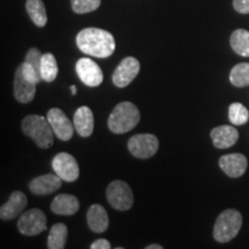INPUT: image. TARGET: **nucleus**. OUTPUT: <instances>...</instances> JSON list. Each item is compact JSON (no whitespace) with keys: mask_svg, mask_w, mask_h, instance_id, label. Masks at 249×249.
Segmentation results:
<instances>
[{"mask_svg":"<svg viewBox=\"0 0 249 249\" xmlns=\"http://www.w3.org/2000/svg\"><path fill=\"white\" fill-rule=\"evenodd\" d=\"M76 45L83 53L96 58H108L116 50V39L107 30L86 28L76 36Z\"/></svg>","mask_w":249,"mask_h":249,"instance_id":"obj_1","label":"nucleus"},{"mask_svg":"<svg viewBox=\"0 0 249 249\" xmlns=\"http://www.w3.org/2000/svg\"><path fill=\"white\" fill-rule=\"evenodd\" d=\"M21 128L24 135L33 140L38 148L49 149L53 145L54 133L48 118L30 114L22 120Z\"/></svg>","mask_w":249,"mask_h":249,"instance_id":"obj_2","label":"nucleus"},{"mask_svg":"<svg viewBox=\"0 0 249 249\" xmlns=\"http://www.w3.org/2000/svg\"><path fill=\"white\" fill-rule=\"evenodd\" d=\"M140 114L139 108L130 102H121L113 108L108 117V129L114 134H124L135 128L139 124Z\"/></svg>","mask_w":249,"mask_h":249,"instance_id":"obj_3","label":"nucleus"},{"mask_svg":"<svg viewBox=\"0 0 249 249\" xmlns=\"http://www.w3.org/2000/svg\"><path fill=\"white\" fill-rule=\"evenodd\" d=\"M242 226V216L238 210L227 209L217 217L213 226L214 240L225 244L238 235Z\"/></svg>","mask_w":249,"mask_h":249,"instance_id":"obj_4","label":"nucleus"},{"mask_svg":"<svg viewBox=\"0 0 249 249\" xmlns=\"http://www.w3.org/2000/svg\"><path fill=\"white\" fill-rule=\"evenodd\" d=\"M107 198L112 208L120 211L129 210L134 203L132 189L123 180H114L107 186Z\"/></svg>","mask_w":249,"mask_h":249,"instance_id":"obj_5","label":"nucleus"},{"mask_svg":"<svg viewBox=\"0 0 249 249\" xmlns=\"http://www.w3.org/2000/svg\"><path fill=\"white\" fill-rule=\"evenodd\" d=\"M46 216L40 209L34 208L21 214L18 220V230L21 234L34 236L38 235L46 230Z\"/></svg>","mask_w":249,"mask_h":249,"instance_id":"obj_6","label":"nucleus"},{"mask_svg":"<svg viewBox=\"0 0 249 249\" xmlns=\"http://www.w3.org/2000/svg\"><path fill=\"white\" fill-rule=\"evenodd\" d=\"M160 141L152 134H138L128 140V150L134 157L148 160L156 155Z\"/></svg>","mask_w":249,"mask_h":249,"instance_id":"obj_7","label":"nucleus"},{"mask_svg":"<svg viewBox=\"0 0 249 249\" xmlns=\"http://www.w3.org/2000/svg\"><path fill=\"white\" fill-rule=\"evenodd\" d=\"M54 173L66 182H74L80 177V167L75 158L67 152H59L52 160Z\"/></svg>","mask_w":249,"mask_h":249,"instance_id":"obj_8","label":"nucleus"},{"mask_svg":"<svg viewBox=\"0 0 249 249\" xmlns=\"http://www.w3.org/2000/svg\"><path fill=\"white\" fill-rule=\"evenodd\" d=\"M140 62L136 58L127 57L120 61L112 75V82L118 88H124L133 82L140 73Z\"/></svg>","mask_w":249,"mask_h":249,"instance_id":"obj_9","label":"nucleus"},{"mask_svg":"<svg viewBox=\"0 0 249 249\" xmlns=\"http://www.w3.org/2000/svg\"><path fill=\"white\" fill-rule=\"evenodd\" d=\"M76 74L79 79L90 88H95L102 85L104 75L101 67L89 58H81L75 65Z\"/></svg>","mask_w":249,"mask_h":249,"instance_id":"obj_10","label":"nucleus"},{"mask_svg":"<svg viewBox=\"0 0 249 249\" xmlns=\"http://www.w3.org/2000/svg\"><path fill=\"white\" fill-rule=\"evenodd\" d=\"M54 135L61 141H70L74 134V124H71L65 112L58 107L51 108L46 114Z\"/></svg>","mask_w":249,"mask_h":249,"instance_id":"obj_11","label":"nucleus"},{"mask_svg":"<svg viewBox=\"0 0 249 249\" xmlns=\"http://www.w3.org/2000/svg\"><path fill=\"white\" fill-rule=\"evenodd\" d=\"M36 86L37 83L30 82L29 80L24 76L22 67L21 65L17 68L14 75V85H13V91L14 97L18 102L22 103V104H27V103L31 102L35 97L36 93Z\"/></svg>","mask_w":249,"mask_h":249,"instance_id":"obj_12","label":"nucleus"},{"mask_svg":"<svg viewBox=\"0 0 249 249\" xmlns=\"http://www.w3.org/2000/svg\"><path fill=\"white\" fill-rule=\"evenodd\" d=\"M248 160L242 154L224 155L219 158V166L223 172L231 178H240L247 170Z\"/></svg>","mask_w":249,"mask_h":249,"instance_id":"obj_13","label":"nucleus"},{"mask_svg":"<svg viewBox=\"0 0 249 249\" xmlns=\"http://www.w3.org/2000/svg\"><path fill=\"white\" fill-rule=\"evenodd\" d=\"M62 180L60 177L57 174H44V176H39L37 178L33 179L29 182V189L31 193L35 195H49L52 193L57 192L61 187Z\"/></svg>","mask_w":249,"mask_h":249,"instance_id":"obj_14","label":"nucleus"},{"mask_svg":"<svg viewBox=\"0 0 249 249\" xmlns=\"http://www.w3.org/2000/svg\"><path fill=\"white\" fill-rule=\"evenodd\" d=\"M27 196L24 193L15 191L9 196L8 201L0 208V218L2 220H11L22 213L27 207Z\"/></svg>","mask_w":249,"mask_h":249,"instance_id":"obj_15","label":"nucleus"},{"mask_svg":"<svg viewBox=\"0 0 249 249\" xmlns=\"http://www.w3.org/2000/svg\"><path fill=\"white\" fill-rule=\"evenodd\" d=\"M213 145L218 149H227L234 145L239 139V132L230 124L216 127L210 133Z\"/></svg>","mask_w":249,"mask_h":249,"instance_id":"obj_16","label":"nucleus"},{"mask_svg":"<svg viewBox=\"0 0 249 249\" xmlns=\"http://www.w3.org/2000/svg\"><path fill=\"white\" fill-rule=\"evenodd\" d=\"M73 124L80 136L89 138L93 132V127H95L92 111L88 107H79L75 111V113H74Z\"/></svg>","mask_w":249,"mask_h":249,"instance_id":"obj_17","label":"nucleus"},{"mask_svg":"<svg viewBox=\"0 0 249 249\" xmlns=\"http://www.w3.org/2000/svg\"><path fill=\"white\" fill-rule=\"evenodd\" d=\"M79 209V198L71 194H60L55 196L51 203V210L55 214H61V216H73Z\"/></svg>","mask_w":249,"mask_h":249,"instance_id":"obj_18","label":"nucleus"},{"mask_svg":"<svg viewBox=\"0 0 249 249\" xmlns=\"http://www.w3.org/2000/svg\"><path fill=\"white\" fill-rule=\"evenodd\" d=\"M87 223L89 229L95 233H103L108 227V216L107 210L101 204H92L87 213Z\"/></svg>","mask_w":249,"mask_h":249,"instance_id":"obj_19","label":"nucleus"},{"mask_svg":"<svg viewBox=\"0 0 249 249\" xmlns=\"http://www.w3.org/2000/svg\"><path fill=\"white\" fill-rule=\"evenodd\" d=\"M26 9L30 20L37 27L43 28L45 26L48 22V14H46L45 5L42 0H27Z\"/></svg>","mask_w":249,"mask_h":249,"instance_id":"obj_20","label":"nucleus"},{"mask_svg":"<svg viewBox=\"0 0 249 249\" xmlns=\"http://www.w3.org/2000/svg\"><path fill=\"white\" fill-rule=\"evenodd\" d=\"M68 238V229L65 224L57 223L50 230L48 236L49 249H64Z\"/></svg>","mask_w":249,"mask_h":249,"instance_id":"obj_21","label":"nucleus"},{"mask_svg":"<svg viewBox=\"0 0 249 249\" xmlns=\"http://www.w3.org/2000/svg\"><path fill=\"white\" fill-rule=\"evenodd\" d=\"M230 44L233 51L241 57H249V31L236 29L232 33Z\"/></svg>","mask_w":249,"mask_h":249,"instance_id":"obj_22","label":"nucleus"},{"mask_svg":"<svg viewBox=\"0 0 249 249\" xmlns=\"http://www.w3.org/2000/svg\"><path fill=\"white\" fill-rule=\"evenodd\" d=\"M58 75V64L52 53H44L40 60V76L45 82H53Z\"/></svg>","mask_w":249,"mask_h":249,"instance_id":"obj_23","label":"nucleus"},{"mask_svg":"<svg viewBox=\"0 0 249 249\" xmlns=\"http://www.w3.org/2000/svg\"><path fill=\"white\" fill-rule=\"evenodd\" d=\"M230 81L234 87L244 88L249 86V64L241 62L235 65L230 73Z\"/></svg>","mask_w":249,"mask_h":249,"instance_id":"obj_24","label":"nucleus"},{"mask_svg":"<svg viewBox=\"0 0 249 249\" xmlns=\"http://www.w3.org/2000/svg\"><path fill=\"white\" fill-rule=\"evenodd\" d=\"M229 119L233 124L242 126L249 120V111L241 103H232L229 107Z\"/></svg>","mask_w":249,"mask_h":249,"instance_id":"obj_25","label":"nucleus"},{"mask_svg":"<svg viewBox=\"0 0 249 249\" xmlns=\"http://www.w3.org/2000/svg\"><path fill=\"white\" fill-rule=\"evenodd\" d=\"M71 5L76 14H87L96 11L101 6V0H71Z\"/></svg>","mask_w":249,"mask_h":249,"instance_id":"obj_26","label":"nucleus"},{"mask_svg":"<svg viewBox=\"0 0 249 249\" xmlns=\"http://www.w3.org/2000/svg\"><path fill=\"white\" fill-rule=\"evenodd\" d=\"M233 7L238 13L249 14V0H233Z\"/></svg>","mask_w":249,"mask_h":249,"instance_id":"obj_27","label":"nucleus"},{"mask_svg":"<svg viewBox=\"0 0 249 249\" xmlns=\"http://www.w3.org/2000/svg\"><path fill=\"white\" fill-rule=\"evenodd\" d=\"M91 249H110L111 245L107 239H97L96 241H93L91 246H90Z\"/></svg>","mask_w":249,"mask_h":249,"instance_id":"obj_28","label":"nucleus"},{"mask_svg":"<svg viewBox=\"0 0 249 249\" xmlns=\"http://www.w3.org/2000/svg\"><path fill=\"white\" fill-rule=\"evenodd\" d=\"M145 249H163V246L161 245H157V244H154V245H149L145 247Z\"/></svg>","mask_w":249,"mask_h":249,"instance_id":"obj_29","label":"nucleus"},{"mask_svg":"<svg viewBox=\"0 0 249 249\" xmlns=\"http://www.w3.org/2000/svg\"><path fill=\"white\" fill-rule=\"evenodd\" d=\"M71 95H75V93H76V87L75 86L71 87Z\"/></svg>","mask_w":249,"mask_h":249,"instance_id":"obj_30","label":"nucleus"}]
</instances>
